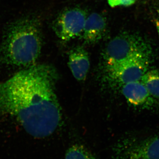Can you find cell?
<instances>
[{"label": "cell", "instance_id": "13", "mask_svg": "<svg viewBox=\"0 0 159 159\" xmlns=\"http://www.w3.org/2000/svg\"><path fill=\"white\" fill-rule=\"evenodd\" d=\"M155 24L156 27V29L157 30V32L159 40V20L156 21Z\"/></svg>", "mask_w": 159, "mask_h": 159}, {"label": "cell", "instance_id": "12", "mask_svg": "<svg viewBox=\"0 0 159 159\" xmlns=\"http://www.w3.org/2000/svg\"><path fill=\"white\" fill-rule=\"evenodd\" d=\"M137 0H107L109 6L111 7L117 6H129L133 5Z\"/></svg>", "mask_w": 159, "mask_h": 159}, {"label": "cell", "instance_id": "1", "mask_svg": "<svg viewBox=\"0 0 159 159\" xmlns=\"http://www.w3.org/2000/svg\"><path fill=\"white\" fill-rule=\"evenodd\" d=\"M54 68L35 64L0 84V115L15 119L31 136L47 138L61 125Z\"/></svg>", "mask_w": 159, "mask_h": 159}, {"label": "cell", "instance_id": "4", "mask_svg": "<svg viewBox=\"0 0 159 159\" xmlns=\"http://www.w3.org/2000/svg\"><path fill=\"white\" fill-rule=\"evenodd\" d=\"M113 152V159H159V134L125 138L116 145Z\"/></svg>", "mask_w": 159, "mask_h": 159}, {"label": "cell", "instance_id": "7", "mask_svg": "<svg viewBox=\"0 0 159 159\" xmlns=\"http://www.w3.org/2000/svg\"><path fill=\"white\" fill-rule=\"evenodd\" d=\"M123 96L132 106L142 109L152 108L156 100L141 80L129 83L121 86Z\"/></svg>", "mask_w": 159, "mask_h": 159}, {"label": "cell", "instance_id": "10", "mask_svg": "<svg viewBox=\"0 0 159 159\" xmlns=\"http://www.w3.org/2000/svg\"><path fill=\"white\" fill-rule=\"evenodd\" d=\"M148 93L155 99H159V71L148 70L141 80Z\"/></svg>", "mask_w": 159, "mask_h": 159}, {"label": "cell", "instance_id": "5", "mask_svg": "<svg viewBox=\"0 0 159 159\" xmlns=\"http://www.w3.org/2000/svg\"><path fill=\"white\" fill-rule=\"evenodd\" d=\"M151 57L152 55H139L117 65L106 68L108 77L121 86L141 80L148 70Z\"/></svg>", "mask_w": 159, "mask_h": 159}, {"label": "cell", "instance_id": "11", "mask_svg": "<svg viewBox=\"0 0 159 159\" xmlns=\"http://www.w3.org/2000/svg\"><path fill=\"white\" fill-rule=\"evenodd\" d=\"M65 159H96L93 153L84 146L72 145L67 151Z\"/></svg>", "mask_w": 159, "mask_h": 159}, {"label": "cell", "instance_id": "9", "mask_svg": "<svg viewBox=\"0 0 159 159\" xmlns=\"http://www.w3.org/2000/svg\"><path fill=\"white\" fill-rule=\"evenodd\" d=\"M68 66L73 76L78 81L86 77L90 68L88 53L83 47L77 46L69 53Z\"/></svg>", "mask_w": 159, "mask_h": 159}, {"label": "cell", "instance_id": "3", "mask_svg": "<svg viewBox=\"0 0 159 159\" xmlns=\"http://www.w3.org/2000/svg\"><path fill=\"white\" fill-rule=\"evenodd\" d=\"M143 55H152L148 41L137 33L124 32L109 42L103 51V58L107 68Z\"/></svg>", "mask_w": 159, "mask_h": 159}, {"label": "cell", "instance_id": "6", "mask_svg": "<svg viewBox=\"0 0 159 159\" xmlns=\"http://www.w3.org/2000/svg\"><path fill=\"white\" fill-rule=\"evenodd\" d=\"M87 16L84 9L69 8L61 12L54 20L53 30L59 39L69 41L82 35Z\"/></svg>", "mask_w": 159, "mask_h": 159}, {"label": "cell", "instance_id": "2", "mask_svg": "<svg viewBox=\"0 0 159 159\" xmlns=\"http://www.w3.org/2000/svg\"><path fill=\"white\" fill-rule=\"evenodd\" d=\"M42 46L39 20L27 16L7 27L0 48V60L7 65L29 67L36 64Z\"/></svg>", "mask_w": 159, "mask_h": 159}, {"label": "cell", "instance_id": "8", "mask_svg": "<svg viewBox=\"0 0 159 159\" xmlns=\"http://www.w3.org/2000/svg\"><path fill=\"white\" fill-rule=\"evenodd\" d=\"M107 29L105 16L97 12L88 16L82 34V39L86 44H95L104 37Z\"/></svg>", "mask_w": 159, "mask_h": 159}]
</instances>
